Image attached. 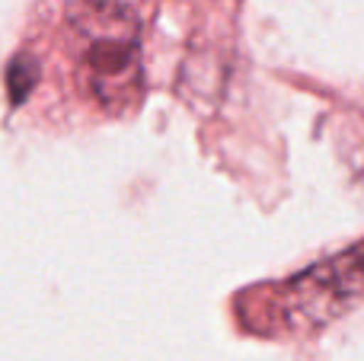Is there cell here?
Returning <instances> with one entry per match:
<instances>
[{
	"label": "cell",
	"mask_w": 364,
	"mask_h": 361,
	"mask_svg": "<svg viewBox=\"0 0 364 361\" xmlns=\"http://www.w3.org/2000/svg\"><path fill=\"white\" fill-rule=\"evenodd\" d=\"M64 51L83 99L119 115L141 96L138 19L115 0H80L64 19Z\"/></svg>",
	"instance_id": "1"
}]
</instances>
